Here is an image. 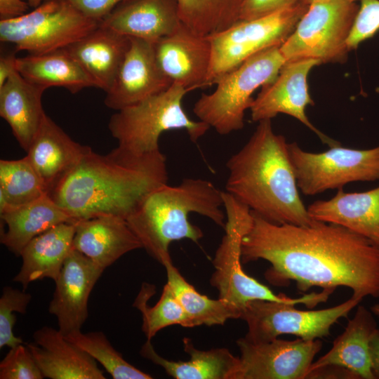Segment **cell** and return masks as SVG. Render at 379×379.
Segmentation results:
<instances>
[{
  "label": "cell",
  "instance_id": "obj_1",
  "mask_svg": "<svg viewBox=\"0 0 379 379\" xmlns=\"http://www.w3.org/2000/svg\"><path fill=\"white\" fill-rule=\"evenodd\" d=\"M252 214L241 262H269L265 278L272 285L293 281L303 293L312 287L333 292L347 287L363 298H379V248L366 238L333 223L276 224Z\"/></svg>",
  "mask_w": 379,
  "mask_h": 379
},
{
  "label": "cell",
  "instance_id": "obj_2",
  "mask_svg": "<svg viewBox=\"0 0 379 379\" xmlns=\"http://www.w3.org/2000/svg\"><path fill=\"white\" fill-rule=\"evenodd\" d=\"M168 180L166 158L161 150L131 156L117 147L104 155L91 149L48 195L75 222L100 215L126 219Z\"/></svg>",
  "mask_w": 379,
  "mask_h": 379
},
{
  "label": "cell",
  "instance_id": "obj_3",
  "mask_svg": "<svg viewBox=\"0 0 379 379\" xmlns=\"http://www.w3.org/2000/svg\"><path fill=\"white\" fill-rule=\"evenodd\" d=\"M226 165L225 192L253 213L276 224L309 225L315 221L300 197L288 143L274 132L271 119L258 122Z\"/></svg>",
  "mask_w": 379,
  "mask_h": 379
},
{
  "label": "cell",
  "instance_id": "obj_4",
  "mask_svg": "<svg viewBox=\"0 0 379 379\" xmlns=\"http://www.w3.org/2000/svg\"><path fill=\"white\" fill-rule=\"evenodd\" d=\"M222 192L201 178H185L177 185H164L148 194L126 219L142 248L164 266L172 262L170 244L183 239L197 242L201 230L189 220L196 213L225 227Z\"/></svg>",
  "mask_w": 379,
  "mask_h": 379
},
{
  "label": "cell",
  "instance_id": "obj_5",
  "mask_svg": "<svg viewBox=\"0 0 379 379\" xmlns=\"http://www.w3.org/2000/svg\"><path fill=\"white\" fill-rule=\"evenodd\" d=\"M222 198L226 215L225 235L215 252L213 260L215 271L210 279L211 286L219 293V298L237 308L241 314L245 306L255 300L303 304L310 309L328 300L330 293L325 290L305 293L300 298L277 295L247 274L242 267L241 241L251 226L253 214L247 206L225 191L222 192Z\"/></svg>",
  "mask_w": 379,
  "mask_h": 379
},
{
  "label": "cell",
  "instance_id": "obj_6",
  "mask_svg": "<svg viewBox=\"0 0 379 379\" xmlns=\"http://www.w3.org/2000/svg\"><path fill=\"white\" fill-rule=\"evenodd\" d=\"M188 91L172 84L166 90L112 115L108 128L117 140V148L131 156H142L159 151V139L165 131L185 130L196 142L210 128L201 121L191 119L182 102Z\"/></svg>",
  "mask_w": 379,
  "mask_h": 379
},
{
  "label": "cell",
  "instance_id": "obj_7",
  "mask_svg": "<svg viewBox=\"0 0 379 379\" xmlns=\"http://www.w3.org/2000/svg\"><path fill=\"white\" fill-rule=\"evenodd\" d=\"M279 47L262 50L220 77L215 91L202 94L194 103V114L220 135L243 128L245 111L253 101L252 94L274 81L286 62Z\"/></svg>",
  "mask_w": 379,
  "mask_h": 379
},
{
  "label": "cell",
  "instance_id": "obj_8",
  "mask_svg": "<svg viewBox=\"0 0 379 379\" xmlns=\"http://www.w3.org/2000/svg\"><path fill=\"white\" fill-rule=\"evenodd\" d=\"M356 2L312 3L295 29L280 46L286 62L312 59L322 63H343L350 51L347 39L359 11Z\"/></svg>",
  "mask_w": 379,
  "mask_h": 379
},
{
  "label": "cell",
  "instance_id": "obj_9",
  "mask_svg": "<svg viewBox=\"0 0 379 379\" xmlns=\"http://www.w3.org/2000/svg\"><path fill=\"white\" fill-rule=\"evenodd\" d=\"M309 5L298 2L270 15L239 20L226 29L207 36L211 61L206 87L248 58L272 46H280L295 29Z\"/></svg>",
  "mask_w": 379,
  "mask_h": 379
},
{
  "label": "cell",
  "instance_id": "obj_10",
  "mask_svg": "<svg viewBox=\"0 0 379 379\" xmlns=\"http://www.w3.org/2000/svg\"><path fill=\"white\" fill-rule=\"evenodd\" d=\"M65 0H46L25 15L0 20V40L40 55L67 48L100 25Z\"/></svg>",
  "mask_w": 379,
  "mask_h": 379
},
{
  "label": "cell",
  "instance_id": "obj_11",
  "mask_svg": "<svg viewBox=\"0 0 379 379\" xmlns=\"http://www.w3.org/2000/svg\"><path fill=\"white\" fill-rule=\"evenodd\" d=\"M363 300L357 295L335 306L301 310L295 304L255 300L244 307L241 319L246 321L248 332L244 336L252 342H267L282 334H291L305 340H314L330 335L331 328Z\"/></svg>",
  "mask_w": 379,
  "mask_h": 379
},
{
  "label": "cell",
  "instance_id": "obj_12",
  "mask_svg": "<svg viewBox=\"0 0 379 379\" xmlns=\"http://www.w3.org/2000/svg\"><path fill=\"white\" fill-rule=\"evenodd\" d=\"M288 152L298 189L306 196L341 189L352 182L379 180V145L357 149L338 144L312 153L292 142Z\"/></svg>",
  "mask_w": 379,
  "mask_h": 379
},
{
  "label": "cell",
  "instance_id": "obj_13",
  "mask_svg": "<svg viewBox=\"0 0 379 379\" xmlns=\"http://www.w3.org/2000/svg\"><path fill=\"white\" fill-rule=\"evenodd\" d=\"M239 364L234 379H305L314 357L322 348L319 339L278 338L252 342L244 337L237 341Z\"/></svg>",
  "mask_w": 379,
  "mask_h": 379
},
{
  "label": "cell",
  "instance_id": "obj_14",
  "mask_svg": "<svg viewBox=\"0 0 379 379\" xmlns=\"http://www.w3.org/2000/svg\"><path fill=\"white\" fill-rule=\"evenodd\" d=\"M319 65V61L312 59L286 62L276 79L262 86L253 99L249 109L251 119L259 122L286 114L312 130L324 143L330 147L340 144L315 128L305 114L306 107L314 104L309 93L307 76Z\"/></svg>",
  "mask_w": 379,
  "mask_h": 379
},
{
  "label": "cell",
  "instance_id": "obj_15",
  "mask_svg": "<svg viewBox=\"0 0 379 379\" xmlns=\"http://www.w3.org/2000/svg\"><path fill=\"white\" fill-rule=\"evenodd\" d=\"M104 270L73 248L67 257L48 305L64 336L81 331L88 316L89 295Z\"/></svg>",
  "mask_w": 379,
  "mask_h": 379
},
{
  "label": "cell",
  "instance_id": "obj_16",
  "mask_svg": "<svg viewBox=\"0 0 379 379\" xmlns=\"http://www.w3.org/2000/svg\"><path fill=\"white\" fill-rule=\"evenodd\" d=\"M158 66L172 83L188 92L206 88L211 61V46L206 36L182 22L173 33L153 43Z\"/></svg>",
  "mask_w": 379,
  "mask_h": 379
},
{
  "label": "cell",
  "instance_id": "obj_17",
  "mask_svg": "<svg viewBox=\"0 0 379 379\" xmlns=\"http://www.w3.org/2000/svg\"><path fill=\"white\" fill-rule=\"evenodd\" d=\"M172 83L159 69L153 43L130 37V45L114 82L106 91L105 105L118 111L168 88Z\"/></svg>",
  "mask_w": 379,
  "mask_h": 379
},
{
  "label": "cell",
  "instance_id": "obj_18",
  "mask_svg": "<svg viewBox=\"0 0 379 379\" xmlns=\"http://www.w3.org/2000/svg\"><path fill=\"white\" fill-rule=\"evenodd\" d=\"M25 343L44 378L50 379H105L97 361L68 340L58 329L44 326Z\"/></svg>",
  "mask_w": 379,
  "mask_h": 379
},
{
  "label": "cell",
  "instance_id": "obj_19",
  "mask_svg": "<svg viewBox=\"0 0 379 379\" xmlns=\"http://www.w3.org/2000/svg\"><path fill=\"white\" fill-rule=\"evenodd\" d=\"M181 23L178 0H124L100 25L154 43L173 33Z\"/></svg>",
  "mask_w": 379,
  "mask_h": 379
},
{
  "label": "cell",
  "instance_id": "obj_20",
  "mask_svg": "<svg viewBox=\"0 0 379 379\" xmlns=\"http://www.w3.org/2000/svg\"><path fill=\"white\" fill-rule=\"evenodd\" d=\"M91 149L73 140L46 114L26 156L48 194Z\"/></svg>",
  "mask_w": 379,
  "mask_h": 379
},
{
  "label": "cell",
  "instance_id": "obj_21",
  "mask_svg": "<svg viewBox=\"0 0 379 379\" xmlns=\"http://www.w3.org/2000/svg\"><path fill=\"white\" fill-rule=\"evenodd\" d=\"M72 248L105 270L126 253L142 248L126 219L100 215L78 220Z\"/></svg>",
  "mask_w": 379,
  "mask_h": 379
},
{
  "label": "cell",
  "instance_id": "obj_22",
  "mask_svg": "<svg viewBox=\"0 0 379 379\" xmlns=\"http://www.w3.org/2000/svg\"><path fill=\"white\" fill-rule=\"evenodd\" d=\"M316 221L343 226L379 248V187L361 192L338 189L328 200H317L307 207Z\"/></svg>",
  "mask_w": 379,
  "mask_h": 379
},
{
  "label": "cell",
  "instance_id": "obj_23",
  "mask_svg": "<svg viewBox=\"0 0 379 379\" xmlns=\"http://www.w3.org/2000/svg\"><path fill=\"white\" fill-rule=\"evenodd\" d=\"M377 328L375 315L371 310L358 305L344 331L333 340L328 352L312 362L307 375L316 369L335 366L347 369L357 379H375L371 368L368 347Z\"/></svg>",
  "mask_w": 379,
  "mask_h": 379
},
{
  "label": "cell",
  "instance_id": "obj_24",
  "mask_svg": "<svg viewBox=\"0 0 379 379\" xmlns=\"http://www.w3.org/2000/svg\"><path fill=\"white\" fill-rule=\"evenodd\" d=\"M46 90L26 80L18 71L0 87V116L26 152L46 114L42 106Z\"/></svg>",
  "mask_w": 379,
  "mask_h": 379
},
{
  "label": "cell",
  "instance_id": "obj_25",
  "mask_svg": "<svg viewBox=\"0 0 379 379\" xmlns=\"http://www.w3.org/2000/svg\"><path fill=\"white\" fill-rule=\"evenodd\" d=\"M130 45V37L100 25L65 50L95 84L107 91Z\"/></svg>",
  "mask_w": 379,
  "mask_h": 379
},
{
  "label": "cell",
  "instance_id": "obj_26",
  "mask_svg": "<svg viewBox=\"0 0 379 379\" xmlns=\"http://www.w3.org/2000/svg\"><path fill=\"white\" fill-rule=\"evenodd\" d=\"M74 223L57 225L31 240L22 249V263L13 281L25 290L32 282L48 278L57 280L72 250Z\"/></svg>",
  "mask_w": 379,
  "mask_h": 379
},
{
  "label": "cell",
  "instance_id": "obj_27",
  "mask_svg": "<svg viewBox=\"0 0 379 379\" xmlns=\"http://www.w3.org/2000/svg\"><path fill=\"white\" fill-rule=\"evenodd\" d=\"M0 216V241L16 255H20L31 240L51 227L63 222L75 223L48 194L29 204L9 208Z\"/></svg>",
  "mask_w": 379,
  "mask_h": 379
},
{
  "label": "cell",
  "instance_id": "obj_28",
  "mask_svg": "<svg viewBox=\"0 0 379 379\" xmlns=\"http://www.w3.org/2000/svg\"><path fill=\"white\" fill-rule=\"evenodd\" d=\"M184 351L190 356L187 361H171L160 356L151 340L142 346L140 354L145 359L162 367L175 379H234L239 358L225 347L201 350L189 338L182 339Z\"/></svg>",
  "mask_w": 379,
  "mask_h": 379
},
{
  "label": "cell",
  "instance_id": "obj_29",
  "mask_svg": "<svg viewBox=\"0 0 379 379\" xmlns=\"http://www.w3.org/2000/svg\"><path fill=\"white\" fill-rule=\"evenodd\" d=\"M16 69L28 81L46 89L57 86L77 93L95 84L77 61L65 50L17 58Z\"/></svg>",
  "mask_w": 379,
  "mask_h": 379
},
{
  "label": "cell",
  "instance_id": "obj_30",
  "mask_svg": "<svg viewBox=\"0 0 379 379\" xmlns=\"http://www.w3.org/2000/svg\"><path fill=\"white\" fill-rule=\"evenodd\" d=\"M167 281L188 317L191 327L223 325L228 319H241V312L222 299H211L198 292L180 274L173 262L164 266Z\"/></svg>",
  "mask_w": 379,
  "mask_h": 379
},
{
  "label": "cell",
  "instance_id": "obj_31",
  "mask_svg": "<svg viewBox=\"0 0 379 379\" xmlns=\"http://www.w3.org/2000/svg\"><path fill=\"white\" fill-rule=\"evenodd\" d=\"M47 194L27 156L0 160V213L32 202Z\"/></svg>",
  "mask_w": 379,
  "mask_h": 379
},
{
  "label": "cell",
  "instance_id": "obj_32",
  "mask_svg": "<svg viewBox=\"0 0 379 379\" xmlns=\"http://www.w3.org/2000/svg\"><path fill=\"white\" fill-rule=\"evenodd\" d=\"M244 0H178L183 24L196 33L210 36L239 21Z\"/></svg>",
  "mask_w": 379,
  "mask_h": 379
},
{
  "label": "cell",
  "instance_id": "obj_33",
  "mask_svg": "<svg viewBox=\"0 0 379 379\" xmlns=\"http://www.w3.org/2000/svg\"><path fill=\"white\" fill-rule=\"evenodd\" d=\"M154 293L155 286L143 283L133 305L141 312L142 330L147 340H151L159 331L170 326L191 328L188 317L168 284L158 302L149 306L147 302Z\"/></svg>",
  "mask_w": 379,
  "mask_h": 379
},
{
  "label": "cell",
  "instance_id": "obj_34",
  "mask_svg": "<svg viewBox=\"0 0 379 379\" xmlns=\"http://www.w3.org/2000/svg\"><path fill=\"white\" fill-rule=\"evenodd\" d=\"M65 337L99 362L114 379L152 378L125 360L101 331L84 333L79 331Z\"/></svg>",
  "mask_w": 379,
  "mask_h": 379
},
{
  "label": "cell",
  "instance_id": "obj_35",
  "mask_svg": "<svg viewBox=\"0 0 379 379\" xmlns=\"http://www.w3.org/2000/svg\"><path fill=\"white\" fill-rule=\"evenodd\" d=\"M32 295L11 286H4L0 298V348H11L24 343L22 338L13 333L16 322L15 312L25 314Z\"/></svg>",
  "mask_w": 379,
  "mask_h": 379
},
{
  "label": "cell",
  "instance_id": "obj_36",
  "mask_svg": "<svg viewBox=\"0 0 379 379\" xmlns=\"http://www.w3.org/2000/svg\"><path fill=\"white\" fill-rule=\"evenodd\" d=\"M44 378L26 344H19L10 350L0 362V379Z\"/></svg>",
  "mask_w": 379,
  "mask_h": 379
},
{
  "label": "cell",
  "instance_id": "obj_37",
  "mask_svg": "<svg viewBox=\"0 0 379 379\" xmlns=\"http://www.w3.org/2000/svg\"><path fill=\"white\" fill-rule=\"evenodd\" d=\"M298 2H299L298 0H244L239 20L256 19Z\"/></svg>",
  "mask_w": 379,
  "mask_h": 379
},
{
  "label": "cell",
  "instance_id": "obj_38",
  "mask_svg": "<svg viewBox=\"0 0 379 379\" xmlns=\"http://www.w3.org/2000/svg\"><path fill=\"white\" fill-rule=\"evenodd\" d=\"M357 25L366 37H373L379 31V0H360Z\"/></svg>",
  "mask_w": 379,
  "mask_h": 379
},
{
  "label": "cell",
  "instance_id": "obj_39",
  "mask_svg": "<svg viewBox=\"0 0 379 379\" xmlns=\"http://www.w3.org/2000/svg\"><path fill=\"white\" fill-rule=\"evenodd\" d=\"M85 16L100 22L124 0H65Z\"/></svg>",
  "mask_w": 379,
  "mask_h": 379
},
{
  "label": "cell",
  "instance_id": "obj_40",
  "mask_svg": "<svg viewBox=\"0 0 379 379\" xmlns=\"http://www.w3.org/2000/svg\"><path fill=\"white\" fill-rule=\"evenodd\" d=\"M29 6L24 0H0V20L20 17L27 13Z\"/></svg>",
  "mask_w": 379,
  "mask_h": 379
},
{
  "label": "cell",
  "instance_id": "obj_41",
  "mask_svg": "<svg viewBox=\"0 0 379 379\" xmlns=\"http://www.w3.org/2000/svg\"><path fill=\"white\" fill-rule=\"evenodd\" d=\"M16 59L15 53L1 54L0 57V87L15 71Z\"/></svg>",
  "mask_w": 379,
  "mask_h": 379
},
{
  "label": "cell",
  "instance_id": "obj_42",
  "mask_svg": "<svg viewBox=\"0 0 379 379\" xmlns=\"http://www.w3.org/2000/svg\"><path fill=\"white\" fill-rule=\"evenodd\" d=\"M371 368L375 379H379V328L373 333L368 347Z\"/></svg>",
  "mask_w": 379,
  "mask_h": 379
},
{
  "label": "cell",
  "instance_id": "obj_43",
  "mask_svg": "<svg viewBox=\"0 0 379 379\" xmlns=\"http://www.w3.org/2000/svg\"><path fill=\"white\" fill-rule=\"evenodd\" d=\"M335 1V0H298L299 2L306 4V5H310L312 3H314L316 1ZM337 1H350V2H356V1L357 0H337Z\"/></svg>",
  "mask_w": 379,
  "mask_h": 379
},
{
  "label": "cell",
  "instance_id": "obj_44",
  "mask_svg": "<svg viewBox=\"0 0 379 379\" xmlns=\"http://www.w3.org/2000/svg\"><path fill=\"white\" fill-rule=\"evenodd\" d=\"M46 0H27L29 6L36 8Z\"/></svg>",
  "mask_w": 379,
  "mask_h": 379
},
{
  "label": "cell",
  "instance_id": "obj_45",
  "mask_svg": "<svg viewBox=\"0 0 379 379\" xmlns=\"http://www.w3.org/2000/svg\"><path fill=\"white\" fill-rule=\"evenodd\" d=\"M370 310L379 319V303L373 305Z\"/></svg>",
  "mask_w": 379,
  "mask_h": 379
}]
</instances>
